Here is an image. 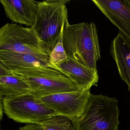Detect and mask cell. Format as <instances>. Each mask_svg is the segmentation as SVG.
<instances>
[{"label":"cell","instance_id":"1","mask_svg":"<svg viewBox=\"0 0 130 130\" xmlns=\"http://www.w3.org/2000/svg\"><path fill=\"white\" fill-rule=\"evenodd\" d=\"M63 43L68 58L90 69L97 70L100 50L94 23L70 25L67 18L63 29Z\"/></svg>","mask_w":130,"mask_h":130},{"label":"cell","instance_id":"2","mask_svg":"<svg viewBox=\"0 0 130 130\" xmlns=\"http://www.w3.org/2000/svg\"><path fill=\"white\" fill-rule=\"evenodd\" d=\"M68 0L37 2L38 9L32 28L37 33L44 51L49 55L60 41L64 22L68 18Z\"/></svg>","mask_w":130,"mask_h":130},{"label":"cell","instance_id":"3","mask_svg":"<svg viewBox=\"0 0 130 130\" xmlns=\"http://www.w3.org/2000/svg\"><path fill=\"white\" fill-rule=\"evenodd\" d=\"M118 105L115 98L90 93L83 114L73 121L77 130H118Z\"/></svg>","mask_w":130,"mask_h":130},{"label":"cell","instance_id":"4","mask_svg":"<svg viewBox=\"0 0 130 130\" xmlns=\"http://www.w3.org/2000/svg\"><path fill=\"white\" fill-rule=\"evenodd\" d=\"M2 97L4 113L19 123L40 125L57 112L30 93Z\"/></svg>","mask_w":130,"mask_h":130},{"label":"cell","instance_id":"5","mask_svg":"<svg viewBox=\"0 0 130 130\" xmlns=\"http://www.w3.org/2000/svg\"><path fill=\"white\" fill-rule=\"evenodd\" d=\"M20 75L30 87V93L37 98L79 90L74 83L55 68H39L10 72Z\"/></svg>","mask_w":130,"mask_h":130},{"label":"cell","instance_id":"6","mask_svg":"<svg viewBox=\"0 0 130 130\" xmlns=\"http://www.w3.org/2000/svg\"><path fill=\"white\" fill-rule=\"evenodd\" d=\"M0 50L49 58L32 27L7 23L0 29Z\"/></svg>","mask_w":130,"mask_h":130},{"label":"cell","instance_id":"7","mask_svg":"<svg viewBox=\"0 0 130 130\" xmlns=\"http://www.w3.org/2000/svg\"><path fill=\"white\" fill-rule=\"evenodd\" d=\"M90 90L57 93L40 98L57 112L74 121L84 112L89 100Z\"/></svg>","mask_w":130,"mask_h":130},{"label":"cell","instance_id":"8","mask_svg":"<svg viewBox=\"0 0 130 130\" xmlns=\"http://www.w3.org/2000/svg\"><path fill=\"white\" fill-rule=\"evenodd\" d=\"M92 1L118 28L122 37L130 44V8L126 0H92Z\"/></svg>","mask_w":130,"mask_h":130},{"label":"cell","instance_id":"9","mask_svg":"<svg viewBox=\"0 0 130 130\" xmlns=\"http://www.w3.org/2000/svg\"><path fill=\"white\" fill-rule=\"evenodd\" d=\"M0 68L10 72L39 68L56 69L48 58L4 50H0Z\"/></svg>","mask_w":130,"mask_h":130},{"label":"cell","instance_id":"10","mask_svg":"<svg viewBox=\"0 0 130 130\" xmlns=\"http://www.w3.org/2000/svg\"><path fill=\"white\" fill-rule=\"evenodd\" d=\"M55 67L68 77L79 90H90L92 86H97L99 79L97 70L90 69L69 58Z\"/></svg>","mask_w":130,"mask_h":130},{"label":"cell","instance_id":"11","mask_svg":"<svg viewBox=\"0 0 130 130\" xmlns=\"http://www.w3.org/2000/svg\"><path fill=\"white\" fill-rule=\"evenodd\" d=\"M7 17L13 23L32 27L38 9L32 0H1Z\"/></svg>","mask_w":130,"mask_h":130},{"label":"cell","instance_id":"12","mask_svg":"<svg viewBox=\"0 0 130 130\" xmlns=\"http://www.w3.org/2000/svg\"><path fill=\"white\" fill-rule=\"evenodd\" d=\"M110 53L130 93V44L119 33L111 43Z\"/></svg>","mask_w":130,"mask_h":130},{"label":"cell","instance_id":"13","mask_svg":"<svg viewBox=\"0 0 130 130\" xmlns=\"http://www.w3.org/2000/svg\"><path fill=\"white\" fill-rule=\"evenodd\" d=\"M30 92L29 86L21 76L0 68V97L17 95Z\"/></svg>","mask_w":130,"mask_h":130},{"label":"cell","instance_id":"14","mask_svg":"<svg viewBox=\"0 0 130 130\" xmlns=\"http://www.w3.org/2000/svg\"><path fill=\"white\" fill-rule=\"evenodd\" d=\"M40 125L43 130H77L71 119L60 115L51 117L42 122Z\"/></svg>","mask_w":130,"mask_h":130},{"label":"cell","instance_id":"15","mask_svg":"<svg viewBox=\"0 0 130 130\" xmlns=\"http://www.w3.org/2000/svg\"><path fill=\"white\" fill-rule=\"evenodd\" d=\"M49 57L50 62L54 67L65 61L68 58L63 45V34L60 41L49 55Z\"/></svg>","mask_w":130,"mask_h":130},{"label":"cell","instance_id":"16","mask_svg":"<svg viewBox=\"0 0 130 130\" xmlns=\"http://www.w3.org/2000/svg\"><path fill=\"white\" fill-rule=\"evenodd\" d=\"M19 130H43L40 125L28 124L23 127H20Z\"/></svg>","mask_w":130,"mask_h":130},{"label":"cell","instance_id":"17","mask_svg":"<svg viewBox=\"0 0 130 130\" xmlns=\"http://www.w3.org/2000/svg\"><path fill=\"white\" fill-rule=\"evenodd\" d=\"M126 3L130 8V0H126Z\"/></svg>","mask_w":130,"mask_h":130}]
</instances>
